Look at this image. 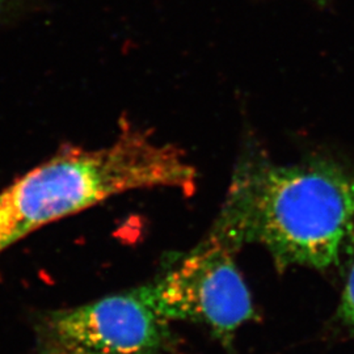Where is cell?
Returning <instances> with one entry per match:
<instances>
[{
	"label": "cell",
	"instance_id": "6da1fadb",
	"mask_svg": "<svg viewBox=\"0 0 354 354\" xmlns=\"http://www.w3.org/2000/svg\"><path fill=\"white\" fill-rule=\"evenodd\" d=\"M354 225V177L336 165L243 160L209 235L234 252L261 244L279 269L337 263Z\"/></svg>",
	"mask_w": 354,
	"mask_h": 354
},
{
	"label": "cell",
	"instance_id": "7a4b0ae2",
	"mask_svg": "<svg viewBox=\"0 0 354 354\" xmlns=\"http://www.w3.org/2000/svg\"><path fill=\"white\" fill-rule=\"evenodd\" d=\"M197 172L172 143L124 124L99 149L67 146L0 190V254L39 228L134 190L193 192Z\"/></svg>",
	"mask_w": 354,
	"mask_h": 354
},
{
	"label": "cell",
	"instance_id": "3957f363",
	"mask_svg": "<svg viewBox=\"0 0 354 354\" xmlns=\"http://www.w3.org/2000/svg\"><path fill=\"white\" fill-rule=\"evenodd\" d=\"M232 253L209 235L160 277L143 285V290L167 320L203 324L228 345L236 329L254 317L251 294Z\"/></svg>",
	"mask_w": 354,
	"mask_h": 354
},
{
	"label": "cell",
	"instance_id": "277c9868",
	"mask_svg": "<svg viewBox=\"0 0 354 354\" xmlns=\"http://www.w3.org/2000/svg\"><path fill=\"white\" fill-rule=\"evenodd\" d=\"M45 328L64 354H165L175 342L143 286L51 313Z\"/></svg>",
	"mask_w": 354,
	"mask_h": 354
},
{
	"label": "cell",
	"instance_id": "5b68a950",
	"mask_svg": "<svg viewBox=\"0 0 354 354\" xmlns=\"http://www.w3.org/2000/svg\"><path fill=\"white\" fill-rule=\"evenodd\" d=\"M346 251L349 254L346 282L342 292V304L339 308V317L342 322L354 329V225L346 238Z\"/></svg>",
	"mask_w": 354,
	"mask_h": 354
},
{
	"label": "cell",
	"instance_id": "8992f818",
	"mask_svg": "<svg viewBox=\"0 0 354 354\" xmlns=\"http://www.w3.org/2000/svg\"><path fill=\"white\" fill-rule=\"evenodd\" d=\"M16 0H0V19L11 11Z\"/></svg>",
	"mask_w": 354,
	"mask_h": 354
},
{
	"label": "cell",
	"instance_id": "52a82bcc",
	"mask_svg": "<svg viewBox=\"0 0 354 354\" xmlns=\"http://www.w3.org/2000/svg\"><path fill=\"white\" fill-rule=\"evenodd\" d=\"M48 354H64V353H62V352H58V351H53V349H51L50 353H48Z\"/></svg>",
	"mask_w": 354,
	"mask_h": 354
},
{
	"label": "cell",
	"instance_id": "ba28073f",
	"mask_svg": "<svg viewBox=\"0 0 354 354\" xmlns=\"http://www.w3.org/2000/svg\"><path fill=\"white\" fill-rule=\"evenodd\" d=\"M315 1H317V3H324L326 0H315Z\"/></svg>",
	"mask_w": 354,
	"mask_h": 354
}]
</instances>
